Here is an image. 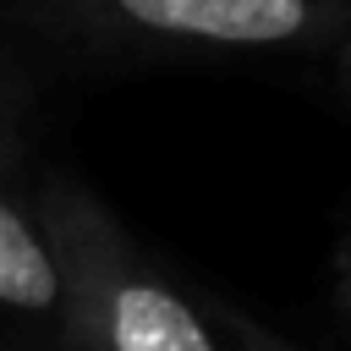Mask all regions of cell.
Listing matches in <instances>:
<instances>
[{
  "mask_svg": "<svg viewBox=\"0 0 351 351\" xmlns=\"http://www.w3.org/2000/svg\"><path fill=\"white\" fill-rule=\"evenodd\" d=\"M60 247L77 274V307H82V335L115 351H214V329L159 280L110 269L104 247L93 241V219H66L60 214Z\"/></svg>",
  "mask_w": 351,
  "mask_h": 351,
  "instance_id": "cell-1",
  "label": "cell"
},
{
  "mask_svg": "<svg viewBox=\"0 0 351 351\" xmlns=\"http://www.w3.org/2000/svg\"><path fill=\"white\" fill-rule=\"evenodd\" d=\"M66 302V274L55 247L38 236V225L0 197V307L16 313H55Z\"/></svg>",
  "mask_w": 351,
  "mask_h": 351,
  "instance_id": "cell-3",
  "label": "cell"
},
{
  "mask_svg": "<svg viewBox=\"0 0 351 351\" xmlns=\"http://www.w3.org/2000/svg\"><path fill=\"white\" fill-rule=\"evenodd\" d=\"M346 77H351V55H346Z\"/></svg>",
  "mask_w": 351,
  "mask_h": 351,
  "instance_id": "cell-4",
  "label": "cell"
},
{
  "mask_svg": "<svg viewBox=\"0 0 351 351\" xmlns=\"http://www.w3.org/2000/svg\"><path fill=\"white\" fill-rule=\"evenodd\" d=\"M143 33L197 44H285L318 22V0H110Z\"/></svg>",
  "mask_w": 351,
  "mask_h": 351,
  "instance_id": "cell-2",
  "label": "cell"
}]
</instances>
